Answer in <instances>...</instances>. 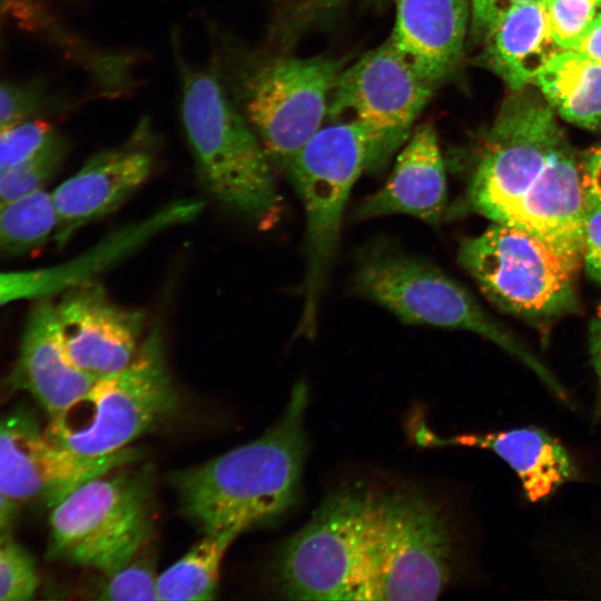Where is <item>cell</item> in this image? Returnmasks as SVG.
Wrapping results in <instances>:
<instances>
[{
    "instance_id": "1",
    "label": "cell",
    "mask_w": 601,
    "mask_h": 601,
    "mask_svg": "<svg viewBox=\"0 0 601 601\" xmlns=\"http://www.w3.org/2000/svg\"><path fill=\"white\" fill-rule=\"evenodd\" d=\"M518 92L486 131L466 190L451 214L472 211L525 230L580 267V164L549 102Z\"/></svg>"
},
{
    "instance_id": "2",
    "label": "cell",
    "mask_w": 601,
    "mask_h": 601,
    "mask_svg": "<svg viewBox=\"0 0 601 601\" xmlns=\"http://www.w3.org/2000/svg\"><path fill=\"white\" fill-rule=\"evenodd\" d=\"M308 387L298 382L278 421L259 437L174 472L180 511L205 533H243L285 514L299 495L307 453Z\"/></svg>"
},
{
    "instance_id": "3",
    "label": "cell",
    "mask_w": 601,
    "mask_h": 601,
    "mask_svg": "<svg viewBox=\"0 0 601 601\" xmlns=\"http://www.w3.org/2000/svg\"><path fill=\"white\" fill-rule=\"evenodd\" d=\"M181 80L180 112L199 179L229 211L258 227L279 216L272 161L226 91L215 65L199 68L175 46Z\"/></svg>"
},
{
    "instance_id": "4",
    "label": "cell",
    "mask_w": 601,
    "mask_h": 601,
    "mask_svg": "<svg viewBox=\"0 0 601 601\" xmlns=\"http://www.w3.org/2000/svg\"><path fill=\"white\" fill-rule=\"evenodd\" d=\"M213 49L226 91L272 164L284 170L322 127L341 63L321 57H265L226 32H217Z\"/></svg>"
},
{
    "instance_id": "5",
    "label": "cell",
    "mask_w": 601,
    "mask_h": 601,
    "mask_svg": "<svg viewBox=\"0 0 601 601\" xmlns=\"http://www.w3.org/2000/svg\"><path fill=\"white\" fill-rule=\"evenodd\" d=\"M392 155L374 128L356 120L338 121L321 127L284 169L306 215L305 295L297 335L315 334L353 185L363 171L382 169Z\"/></svg>"
},
{
    "instance_id": "6",
    "label": "cell",
    "mask_w": 601,
    "mask_h": 601,
    "mask_svg": "<svg viewBox=\"0 0 601 601\" xmlns=\"http://www.w3.org/2000/svg\"><path fill=\"white\" fill-rule=\"evenodd\" d=\"M441 508L416 491L375 493L348 600H434L452 570Z\"/></svg>"
},
{
    "instance_id": "7",
    "label": "cell",
    "mask_w": 601,
    "mask_h": 601,
    "mask_svg": "<svg viewBox=\"0 0 601 601\" xmlns=\"http://www.w3.org/2000/svg\"><path fill=\"white\" fill-rule=\"evenodd\" d=\"M177 406L161 327L154 324L127 366L99 376L80 398L49 418L45 432L73 454L102 457L128 449Z\"/></svg>"
},
{
    "instance_id": "8",
    "label": "cell",
    "mask_w": 601,
    "mask_h": 601,
    "mask_svg": "<svg viewBox=\"0 0 601 601\" xmlns=\"http://www.w3.org/2000/svg\"><path fill=\"white\" fill-rule=\"evenodd\" d=\"M354 289L407 324L463 329L483 336L519 358L559 401L570 396L545 365L500 323L473 295L433 264L416 256L375 248L359 262Z\"/></svg>"
},
{
    "instance_id": "9",
    "label": "cell",
    "mask_w": 601,
    "mask_h": 601,
    "mask_svg": "<svg viewBox=\"0 0 601 601\" xmlns=\"http://www.w3.org/2000/svg\"><path fill=\"white\" fill-rule=\"evenodd\" d=\"M114 471L78 484L50 515L51 554L105 575L137 556L154 531L149 471Z\"/></svg>"
},
{
    "instance_id": "10",
    "label": "cell",
    "mask_w": 601,
    "mask_h": 601,
    "mask_svg": "<svg viewBox=\"0 0 601 601\" xmlns=\"http://www.w3.org/2000/svg\"><path fill=\"white\" fill-rule=\"evenodd\" d=\"M457 259L501 311L540 318L575 307L580 267L525 230L494 223L479 236L463 239Z\"/></svg>"
},
{
    "instance_id": "11",
    "label": "cell",
    "mask_w": 601,
    "mask_h": 601,
    "mask_svg": "<svg viewBox=\"0 0 601 601\" xmlns=\"http://www.w3.org/2000/svg\"><path fill=\"white\" fill-rule=\"evenodd\" d=\"M375 492L357 486L329 494L288 538L273 563V582L292 600H348Z\"/></svg>"
},
{
    "instance_id": "12",
    "label": "cell",
    "mask_w": 601,
    "mask_h": 601,
    "mask_svg": "<svg viewBox=\"0 0 601 601\" xmlns=\"http://www.w3.org/2000/svg\"><path fill=\"white\" fill-rule=\"evenodd\" d=\"M432 92L433 87L386 40L339 72L326 117L332 122L368 125L383 135L394 152L407 139Z\"/></svg>"
},
{
    "instance_id": "13",
    "label": "cell",
    "mask_w": 601,
    "mask_h": 601,
    "mask_svg": "<svg viewBox=\"0 0 601 601\" xmlns=\"http://www.w3.org/2000/svg\"><path fill=\"white\" fill-rule=\"evenodd\" d=\"M131 449L83 457L53 444L36 417L14 412L0 418V492L16 502L55 505L83 481L131 463Z\"/></svg>"
},
{
    "instance_id": "14",
    "label": "cell",
    "mask_w": 601,
    "mask_h": 601,
    "mask_svg": "<svg viewBox=\"0 0 601 601\" xmlns=\"http://www.w3.org/2000/svg\"><path fill=\"white\" fill-rule=\"evenodd\" d=\"M152 140L149 121L144 119L127 142L93 155L50 193L58 247L81 227L116 210L145 183L154 166Z\"/></svg>"
},
{
    "instance_id": "15",
    "label": "cell",
    "mask_w": 601,
    "mask_h": 601,
    "mask_svg": "<svg viewBox=\"0 0 601 601\" xmlns=\"http://www.w3.org/2000/svg\"><path fill=\"white\" fill-rule=\"evenodd\" d=\"M56 313L68 355L86 372L121 370L140 347L145 313L116 304L95 279L60 294Z\"/></svg>"
},
{
    "instance_id": "16",
    "label": "cell",
    "mask_w": 601,
    "mask_h": 601,
    "mask_svg": "<svg viewBox=\"0 0 601 601\" xmlns=\"http://www.w3.org/2000/svg\"><path fill=\"white\" fill-rule=\"evenodd\" d=\"M415 437L425 446L461 445L493 452L515 473L531 503L549 500L562 486L582 476L577 461L562 442L538 426L452 437H440L422 426Z\"/></svg>"
},
{
    "instance_id": "17",
    "label": "cell",
    "mask_w": 601,
    "mask_h": 601,
    "mask_svg": "<svg viewBox=\"0 0 601 601\" xmlns=\"http://www.w3.org/2000/svg\"><path fill=\"white\" fill-rule=\"evenodd\" d=\"M470 14V0H396L387 42L434 88L462 59Z\"/></svg>"
},
{
    "instance_id": "18",
    "label": "cell",
    "mask_w": 601,
    "mask_h": 601,
    "mask_svg": "<svg viewBox=\"0 0 601 601\" xmlns=\"http://www.w3.org/2000/svg\"><path fill=\"white\" fill-rule=\"evenodd\" d=\"M16 374L49 417L68 408L99 377L78 367L68 355L51 297L33 300L22 332Z\"/></svg>"
},
{
    "instance_id": "19",
    "label": "cell",
    "mask_w": 601,
    "mask_h": 601,
    "mask_svg": "<svg viewBox=\"0 0 601 601\" xmlns=\"http://www.w3.org/2000/svg\"><path fill=\"white\" fill-rule=\"evenodd\" d=\"M447 209L445 167L437 135L432 125L424 124L398 154L385 185L357 207L355 218L406 214L437 225Z\"/></svg>"
},
{
    "instance_id": "20",
    "label": "cell",
    "mask_w": 601,
    "mask_h": 601,
    "mask_svg": "<svg viewBox=\"0 0 601 601\" xmlns=\"http://www.w3.org/2000/svg\"><path fill=\"white\" fill-rule=\"evenodd\" d=\"M562 49L554 41L543 0L504 14L485 35L481 60L514 91L534 83L542 68Z\"/></svg>"
},
{
    "instance_id": "21",
    "label": "cell",
    "mask_w": 601,
    "mask_h": 601,
    "mask_svg": "<svg viewBox=\"0 0 601 601\" xmlns=\"http://www.w3.org/2000/svg\"><path fill=\"white\" fill-rule=\"evenodd\" d=\"M144 244L134 225L117 229L89 249L51 266L0 272V306L60 295L78 284L95 279L139 249Z\"/></svg>"
},
{
    "instance_id": "22",
    "label": "cell",
    "mask_w": 601,
    "mask_h": 601,
    "mask_svg": "<svg viewBox=\"0 0 601 601\" xmlns=\"http://www.w3.org/2000/svg\"><path fill=\"white\" fill-rule=\"evenodd\" d=\"M534 83L566 121L601 128V63L574 50H561L538 73Z\"/></svg>"
},
{
    "instance_id": "23",
    "label": "cell",
    "mask_w": 601,
    "mask_h": 601,
    "mask_svg": "<svg viewBox=\"0 0 601 601\" xmlns=\"http://www.w3.org/2000/svg\"><path fill=\"white\" fill-rule=\"evenodd\" d=\"M239 533H205L157 578L158 601H203L215 598L223 559Z\"/></svg>"
},
{
    "instance_id": "24",
    "label": "cell",
    "mask_w": 601,
    "mask_h": 601,
    "mask_svg": "<svg viewBox=\"0 0 601 601\" xmlns=\"http://www.w3.org/2000/svg\"><path fill=\"white\" fill-rule=\"evenodd\" d=\"M57 218L45 189L0 208V259L32 253L53 239Z\"/></svg>"
},
{
    "instance_id": "25",
    "label": "cell",
    "mask_w": 601,
    "mask_h": 601,
    "mask_svg": "<svg viewBox=\"0 0 601 601\" xmlns=\"http://www.w3.org/2000/svg\"><path fill=\"white\" fill-rule=\"evenodd\" d=\"M38 584L31 555L9 535L0 533V601L29 600Z\"/></svg>"
},
{
    "instance_id": "26",
    "label": "cell",
    "mask_w": 601,
    "mask_h": 601,
    "mask_svg": "<svg viewBox=\"0 0 601 601\" xmlns=\"http://www.w3.org/2000/svg\"><path fill=\"white\" fill-rule=\"evenodd\" d=\"M154 561L135 556L130 562L106 575L97 599L112 601H147L157 599Z\"/></svg>"
},
{
    "instance_id": "27",
    "label": "cell",
    "mask_w": 601,
    "mask_h": 601,
    "mask_svg": "<svg viewBox=\"0 0 601 601\" xmlns=\"http://www.w3.org/2000/svg\"><path fill=\"white\" fill-rule=\"evenodd\" d=\"M55 104L49 90L40 82H0V131L40 119Z\"/></svg>"
},
{
    "instance_id": "28",
    "label": "cell",
    "mask_w": 601,
    "mask_h": 601,
    "mask_svg": "<svg viewBox=\"0 0 601 601\" xmlns=\"http://www.w3.org/2000/svg\"><path fill=\"white\" fill-rule=\"evenodd\" d=\"M550 30L562 50H572L601 9L598 0H543Z\"/></svg>"
},
{
    "instance_id": "29",
    "label": "cell",
    "mask_w": 601,
    "mask_h": 601,
    "mask_svg": "<svg viewBox=\"0 0 601 601\" xmlns=\"http://www.w3.org/2000/svg\"><path fill=\"white\" fill-rule=\"evenodd\" d=\"M582 242L588 275L601 283V200L584 193Z\"/></svg>"
},
{
    "instance_id": "30",
    "label": "cell",
    "mask_w": 601,
    "mask_h": 601,
    "mask_svg": "<svg viewBox=\"0 0 601 601\" xmlns=\"http://www.w3.org/2000/svg\"><path fill=\"white\" fill-rule=\"evenodd\" d=\"M536 0H470L472 27L477 35H484L510 10Z\"/></svg>"
},
{
    "instance_id": "31",
    "label": "cell",
    "mask_w": 601,
    "mask_h": 601,
    "mask_svg": "<svg viewBox=\"0 0 601 601\" xmlns=\"http://www.w3.org/2000/svg\"><path fill=\"white\" fill-rule=\"evenodd\" d=\"M580 169L584 193L601 200V145L588 152Z\"/></svg>"
},
{
    "instance_id": "32",
    "label": "cell",
    "mask_w": 601,
    "mask_h": 601,
    "mask_svg": "<svg viewBox=\"0 0 601 601\" xmlns=\"http://www.w3.org/2000/svg\"><path fill=\"white\" fill-rule=\"evenodd\" d=\"M591 363L597 376V396L593 416L595 422L601 421V314L593 321L590 331Z\"/></svg>"
},
{
    "instance_id": "33",
    "label": "cell",
    "mask_w": 601,
    "mask_h": 601,
    "mask_svg": "<svg viewBox=\"0 0 601 601\" xmlns=\"http://www.w3.org/2000/svg\"><path fill=\"white\" fill-rule=\"evenodd\" d=\"M572 50L601 63V9Z\"/></svg>"
},
{
    "instance_id": "34",
    "label": "cell",
    "mask_w": 601,
    "mask_h": 601,
    "mask_svg": "<svg viewBox=\"0 0 601 601\" xmlns=\"http://www.w3.org/2000/svg\"><path fill=\"white\" fill-rule=\"evenodd\" d=\"M343 1L344 0H292V3L296 12L309 14L333 9Z\"/></svg>"
},
{
    "instance_id": "35",
    "label": "cell",
    "mask_w": 601,
    "mask_h": 601,
    "mask_svg": "<svg viewBox=\"0 0 601 601\" xmlns=\"http://www.w3.org/2000/svg\"><path fill=\"white\" fill-rule=\"evenodd\" d=\"M18 513V502L0 492V533H4L14 521Z\"/></svg>"
},
{
    "instance_id": "36",
    "label": "cell",
    "mask_w": 601,
    "mask_h": 601,
    "mask_svg": "<svg viewBox=\"0 0 601 601\" xmlns=\"http://www.w3.org/2000/svg\"><path fill=\"white\" fill-rule=\"evenodd\" d=\"M10 1H11V0H0V2H2V3H4V4H6V3H9Z\"/></svg>"
},
{
    "instance_id": "37",
    "label": "cell",
    "mask_w": 601,
    "mask_h": 601,
    "mask_svg": "<svg viewBox=\"0 0 601 601\" xmlns=\"http://www.w3.org/2000/svg\"><path fill=\"white\" fill-rule=\"evenodd\" d=\"M598 2H599V6L601 7V0H598Z\"/></svg>"
},
{
    "instance_id": "38",
    "label": "cell",
    "mask_w": 601,
    "mask_h": 601,
    "mask_svg": "<svg viewBox=\"0 0 601 601\" xmlns=\"http://www.w3.org/2000/svg\"><path fill=\"white\" fill-rule=\"evenodd\" d=\"M1 170H3V169H1ZM1 170H0V171H1Z\"/></svg>"
}]
</instances>
